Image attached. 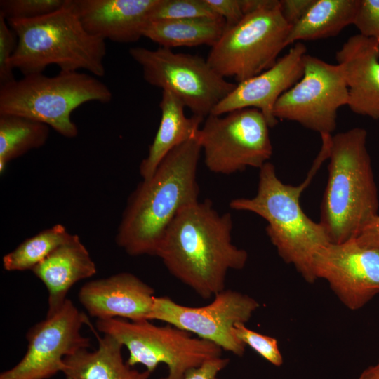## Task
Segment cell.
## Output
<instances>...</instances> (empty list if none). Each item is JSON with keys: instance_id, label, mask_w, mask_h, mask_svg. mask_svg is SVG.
I'll return each mask as SVG.
<instances>
[{"instance_id": "obj_1", "label": "cell", "mask_w": 379, "mask_h": 379, "mask_svg": "<svg viewBox=\"0 0 379 379\" xmlns=\"http://www.w3.org/2000/svg\"><path fill=\"white\" fill-rule=\"evenodd\" d=\"M230 213L210 200L182 208L166 228L156 256L168 272L204 299L225 289L230 270L243 269L247 252L232 242Z\"/></svg>"}, {"instance_id": "obj_2", "label": "cell", "mask_w": 379, "mask_h": 379, "mask_svg": "<svg viewBox=\"0 0 379 379\" xmlns=\"http://www.w3.org/2000/svg\"><path fill=\"white\" fill-rule=\"evenodd\" d=\"M201 152L197 136L182 143L131 194L116 236L117 244L126 253L156 255L178 213L199 201L197 171Z\"/></svg>"}, {"instance_id": "obj_3", "label": "cell", "mask_w": 379, "mask_h": 379, "mask_svg": "<svg viewBox=\"0 0 379 379\" xmlns=\"http://www.w3.org/2000/svg\"><path fill=\"white\" fill-rule=\"evenodd\" d=\"M322 146L307 177L300 185L285 184L269 161L260 168L256 194L230 202L233 210L254 213L265 219L266 232L283 260L292 264L310 283L316 278L313 260L317 253L330 243L320 222L312 220L302 211L300 197L324 161L328 158L331 136H321Z\"/></svg>"}, {"instance_id": "obj_4", "label": "cell", "mask_w": 379, "mask_h": 379, "mask_svg": "<svg viewBox=\"0 0 379 379\" xmlns=\"http://www.w3.org/2000/svg\"><path fill=\"white\" fill-rule=\"evenodd\" d=\"M366 140V131L358 127L331 137L328 178L319 222L331 243L354 239L378 215V191Z\"/></svg>"}, {"instance_id": "obj_5", "label": "cell", "mask_w": 379, "mask_h": 379, "mask_svg": "<svg viewBox=\"0 0 379 379\" xmlns=\"http://www.w3.org/2000/svg\"><path fill=\"white\" fill-rule=\"evenodd\" d=\"M8 23L18 38L11 65L25 76L43 73L51 65L60 71L84 69L95 77L105 74V41L86 30L72 0L47 15Z\"/></svg>"}, {"instance_id": "obj_6", "label": "cell", "mask_w": 379, "mask_h": 379, "mask_svg": "<svg viewBox=\"0 0 379 379\" xmlns=\"http://www.w3.org/2000/svg\"><path fill=\"white\" fill-rule=\"evenodd\" d=\"M109 88L96 77L79 71H60L48 77L43 73L24 76L0 86V114L28 118L73 138L78 128L71 114L88 102L111 101Z\"/></svg>"}, {"instance_id": "obj_7", "label": "cell", "mask_w": 379, "mask_h": 379, "mask_svg": "<svg viewBox=\"0 0 379 379\" xmlns=\"http://www.w3.org/2000/svg\"><path fill=\"white\" fill-rule=\"evenodd\" d=\"M96 328L128 349L130 366L142 364L152 373L159 364H166V379H184L190 369L222 355L217 345L170 324L160 326L149 320L112 318L97 319Z\"/></svg>"}, {"instance_id": "obj_8", "label": "cell", "mask_w": 379, "mask_h": 379, "mask_svg": "<svg viewBox=\"0 0 379 379\" xmlns=\"http://www.w3.org/2000/svg\"><path fill=\"white\" fill-rule=\"evenodd\" d=\"M291 26L284 19L279 1L246 14L236 25L225 28L211 47L209 65L224 78L239 83L273 66L287 46Z\"/></svg>"}, {"instance_id": "obj_9", "label": "cell", "mask_w": 379, "mask_h": 379, "mask_svg": "<svg viewBox=\"0 0 379 379\" xmlns=\"http://www.w3.org/2000/svg\"><path fill=\"white\" fill-rule=\"evenodd\" d=\"M129 55L140 66L147 83L173 93L192 115L204 119L237 85L197 55L175 53L161 46L155 50L133 47Z\"/></svg>"}, {"instance_id": "obj_10", "label": "cell", "mask_w": 379, "mask_h": 379, "mask_svg": "<svg viewBox=\"0 0 379 379\" xmlns=\"http://www.w3.org/2000/svg\"><path fill=\"white\" fill-rule=\"evenodd\" d=\"M269 128L262 113L254 108L210 114L197 135L206 166L224 175L247 167L260 169L272 154Z\"/></svg>"}, {"instance_id": "obj_11", "label": "cell", "mask_w": 379, "mask_h": 379, "mask_svg": "<svg viewBox=\"0 0 379 379\" xmlns=\"http://www.w3.org/2000/svg\"><path fill=\"white\" fill-rule=\"evenodd\" d=\"M301 79L278 99L274 116L295 121L322 135L336 128L338 109L348 102V88L341 66L305 54Z\"/></svg>"}, {"instance_id": "obj_12", "label": "cell", "mask_w": 379, "mask_h": 379, "mask_svg": "<svg viewBox=\"0 0 379 379\" xmlns=\"http://www.w3.org/2000/svg\"><path fill=\"white\" fill-rule=\"evenodd\" d=\"M259 306L252 297L230 289L219 292L211 303L201 307L182 305L168 297L155 296L149 321L166 322L242 356L246 345L234 335V325L248 321Z\"/></svg>"}, {"instance_id": "obj_13", "label": "cell", "mask_w": 379, "mask_h": 379, "mask_svg": "<svg viewBox=\"0 0 379 379\" xmlns=\"http://www.w3.org/2000/svg\"><path fill=\"white\" fill-rule=\"evenodd\" d=\"M86 322V315L67 299L59 311L31 328L24 357L0 379H48L61 372L66 357L90 347V338L81 333Z\"/></svg>"}, {"instance_id": "obj_14", "label": "cell", "mask_w": 379, "mask_h": 379, "mask_svg": "<svg viewBox=\"0 0 379 379\" xmlns=\"http://www.w3.org/2000/svg\"><path fill=\"white\" fill-rule=\"evenodd\" d=\"M313 272L346 307L361 309L379 293V249L360 246L354 239L330 242L315 255Z\"/></svg>"}, {"instance_id": "obj_15", "label": "cell", "mask_w": 379, "mask_h": 379, "mask_svg": "<svg viewBox=\"0 0 379 379\" xmlns=\"http://www.w3.org/2000/svg\"><path fill=\"white\" fill-rule=\"evenodd\" d=\"M306 53L305 44L296 42L270 68L237 84L211 114L220 116L237 109L254 108L262 113L270 128L275 126L278 123L274 116L275 104L302 77Z\"/></svg>"}, {"instance_id": "obj_16", "label": "cell", "mask_w": 379, "mask_h": 379, "mask_svg": "<svg viewBox=\"0 0 379 379\" xmlns=\"http://www.w3.org/2000/svg\"><path fill=\"white\" fill-rule=\"evenodd\" d=\"M154 290L138 277L121 272L90 281L79 290L80 303L97 319L149 320Z\"/></svg>"}, {"instance_id": "obj_17", "label": "cell", "mask_w": 379, "mask_h": 379, "mask_svg": "<svg viewBox=\"0 0 379 379\" xmlns=\"http://www.w3.org/2000/svg\"><path fill=\"white\" fill-rule=\"evenodd\" d=\"M159 0H72L86 29L105 41L130 44L143 36Z\"/></svg>"}, {"instance_id": "obj_18", "label": "cell", "mask_w": 379, "mask_h": 379, "mask_svg": "<svg viewBox=\"0 0 379 379\" xmlns=\"http://www.w3.org/2000/svg\"><path fill=\"white\" fill-rule=\"evenodd\" d=\"M335 60L344 72L350 110L379 119V44L352 35L336 51Z\"/></svg>"}, {"instance_id": "obj_19", "label": "cell", "mask_w": 379, "mask_h": 379, "mask_svg": "<svg viewBox=\"0 0 379 379\" xmlns=\"http://www.w3.org/2000/svg\"><path fill=\"white\" fill-rule=\"evenodd\" d=\"M32 271L48 291L46 317H50L61 309L77 282L93 277L97 270L88 251L79 236L73 234Z\"/></svg>"}, {"instance_id": "obj_20", "label": "cell", "mask_w": 379, "mask_h": 379, "mask_svg": "<svg viewBox=\"0 0 379 379\" xmlns=\"http://www.w3.org/2000/svg\"><path fill=\"white\" fill-rule=\"evenodd\" d=\"M185 106L175 95L162 91L159 102L160 124L147 157L139 166L142 179L149 178L165 157L174 148L197 136L204 118L186 117Z\"/></svg>"}, {"instance_id": "obj_21", "label": "cell", "mask_w": 379, "mask_h": 379, "mask_svg": "<svg viewBox=\"0 0 379 379\" xmlns=\"http://www.w3.org/2000/svg\"><path fill=\"white\" fill-rule=\"evenodd\" d=\"M122 347L113 337L104 335L97 350L84 349L66 357L61 372L65 379H149L151 373L139 371L124 361Z\"/></svg>"}, {"instance_id": "obj_22", "label": "cell", "mask_w": 379, "mask_h": 379, "mask_svg": "<svg viewBox=\"0 0 379 379\" xmlns=\"http://www.w3.org/2000/svg\"><path fill=\"white\" fill-rule=\"evenodd\" d=\"M359 4L360 0H314L302 18L291 27L287 46L337 36L353 25Z\"/></svg>"}, {"instance_id": "obj_23", "label": "cell", "mask_w": 379, "mask_h": 379, "mask_svg": "<svg viewBox=\"0 0 379 379\" xmlns=\"http://www.w3.org/2000/svg\"><path fill=\"white\" fill-rule=\"evenodd\" d=\"M226 28L220 17L163 20L149 22L143 32L146 37L161 47L208 45L219 40Z\"/></svg>"}, {"instance_id": "obj_24", "label": "cell", "mask_w": 379, "mask_h": 379, "mask_svg": "<svg viewBox=\"0 0 379 379\" xmlns=\"http://www.w3.org/2000/svg\"><path fill=\"white\" fill-rule=\"evenodd\" d=\"M50 127L41 122L11 114H0V173L8 164L27 152L42 147Z\"/></svg>"}, {"instance_id": "obj_25", "label": "cell", "mask_w": 379, "mask_h": 379, "mask_svg": "<svg viewBox=\"0 0 379 379\" xmlns=\"http://www.w3.org/2000/svg\"><path fill=\"white\" fill-rule=\"evenodd\" d=\"M72 236L61 224L45 229L6 254L2 258L3 267L10 272L32 270Z\"/></svg>"}, {"instance_id": "obj_26", "label": "cell", "mask_w": 379, "mask_h": 379, "mask_svg": "<svg viewBox=\"0 0 379 379\" xmlns=\"http://www.w3.org/2000/svg\"><path fill=\"white\" fill-rule=\"evenodd\" d=\"M216 17L219 16L205 0H159L149 15V22Z\"/></svg>"}, {"instance_id": "obj_27", "label": "cell", "mask_w": 379, "mask_h": 379, "mask_svg": "<svg viewBox=\"0 0 379 379\" xmlns=\"http://www.w3.org/2000/svg\"><path fill=\"white\" fill-rule=\"evenodd\" d=\"M69 0H1L0 14L7 21L39 18L55 11Z\"/></svg>"}, {"instance_id": "obj_28", "label": "cell", "mask_w": 379, "mask_h": 379, "mask_svg": "<svg viewBox=\"0 0 379 379\" xmlns=\"http://www.w3.org/2000/svg\"><path fill=\"white\" fill-rule=\"evenodd\" d=\"M234 335L245 345L249 346L270 364L280 366L283 357L276 338L255 332L238 323L233 330Z\"/></svg>"}, {"instance_id": "obj_29", "label": "cell", "mask_w": 379, "mask_h": 379, "mask_svg": "<svg viewBox=\"0 0 379 379\" xmlns=\"http://www.w3.org/2000/svg\"><path fill=\"white\" fill-rule=\"evenodd\" d=\"M18 38L6 19L0 14V86L15 80L11 60L16 49Z\"/></svg>"}, {"instance_id": "obj_30", "label": "cell", "mask_w": 379, "mask_h": 379, "mask_svg": "<svg viewBox=\"0 0 379 379\" xmlns=\"http://www.w3.org/2000/svg\"><path fill=\"white\" fill-rule=\"evenodd\" d=\"M353 25L359 34L379 44V0H360Z\"/></svg>"}, {"instance_id": "obj_31", "label": "cell", "mask_w": 379, "mask_h": 379, "mask_svg": "<svg viewBox=\"0 0 379 379\" xmlns=\"http://www.w3.org/2000/svg\"><path fill=\"white\" fill-rule=\"evenodd\" d=\"M214 13L223 18L226 28L238 24L246 15L242 0H205Z\"/></svg>"}, {"instance_id": "obj_32", "label": "cell", "mask_w": 379, "mask_h": 379, "mask_svg": "<svg viewBox=\"0 0 379 379\" xmlns=\"http://www.w3.org/2000/svg\"><path fill=\"white\" fill-rule=\"evenodd\" d=\"M229 364L228 358L222 357L208 359L199 366L190 369L184 379H218V373Z\"/></svg>"}, {"instance_id": "obj_33", "label": "cell", "mask_w": 379, "mask_h": 379, "mask_svg": "<svg viewBox=\"0 0 379 379\" xmlns=\"http://www.w3.org/2000/svg\"><path fill=\"white\" fill-rule=\"evenodd\" d=\"M313 1L314 0H281L280 11L285 21L292 27L302 18Z\"/></svg>"}, {"instance_id": "obj_34", "label": "cell", "mask_w": 379, "mask_h": 379, "mask_svg": "<svg viewBox=\"0 0 379 379\" xmlns=\"http://www.w3.org/2000/svg\"><path fill=\"white\" fill-rule=\"evenodd\" d=\"M354 239L360 246L379 249V215L364 227Z\"/></svg>"}, {"instance_id": "obj_35", "label": "cell", "mask_w": 379, "mask_h": 379, "mask_svg": "<svg viewBox=\"0 0 379 379\" xmlns=\"http://www.w3.org/2000/svg\"><path fill=\"white\" fill-rule=\"evenodd\" d=\"M359 379H379V359L376 364L366 368Z\"/></svg>"}]
</instances>
